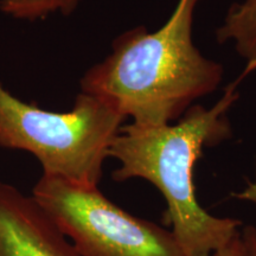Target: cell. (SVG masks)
Returning <instances> with one entry per match:
<instances>
[{"label":"cell","instance_id":"ba28073f","mask_svg":"<svg viewBox=\"0 0 256 256\" xmlns=\"http://www.w3.org/2000/svg\"><path fill=\"white\" fill-rule=\"evenodd\" d=\"M236 198L250 202L256 208V182H248L247 186L235 194ZM242 256H256V224H248L240 230Z\"/></svg>","mask_w":256,"mask_h":256},{"label":"cell","instance_id":"277c9868","mask_svg":"<svg viewBox=\"0 0 256 256\" xmlns=\"http://www.w3.org/2000/svg\"><path fill=\"white\" fill-rule=\"evenodd\" d=\"M32 197L81 256H188L171 230L121 209L98 186L43 174Z\"/></svg>","mask_w":256,"mask_h":256},{"label":"cell","instance_id":"7a4b0ae2","mask_svg":"<svg viewBox=\"0 0 256 256\" xmlns=\"http://www.w3.org/2000/svg\"><path fill=\"white\" fill-rule=\"evenodd\" d=\"M200 0H178L159 30L138 26L113 42L112 52L81 78V92L107 102L132 124H171L211 94L223 66L206 58L192 37Z\"/></svg>","mask_w":256,"mask_h":256},{"label":"cell","instance_id":"9c48e42d","mask_svg":"<svg viewBox=\"0 0 256 256\" xmlns=\"http://www.w3.org/2000/svg\"><path fill=\"white\" fill-rule=\"evenodd\" d=\"M212 256H242L241 241H240V234L229 243L228 246L220 249Z\"/></svg>","mask_w":256,"mask_h":256},{"label":"cell","instance_id":"6da1fadb","mask_svg":"<svg viewBox=\"0 0 256 256\" xmlns=\"http://www.w3.org/2000/svg\"><path fill=\"white\" fill-rule=\"evenodd\" d=\"M255 70L256 60L248 62L212 107L192 106L176 124L122 126L110 148V158L119 162L112 174L114 180L145 179L164 196L166 222L188 256H212L242 228L241 220L216 217L200 206L194 192V168L204 147L228 138L226 113L238 98L240 83Z\"/></svg>","mask_w":256,"mask_h":256},{"label":"cell","instance_id":"5b68a950","mask_svg":"<svg viewBox=\"0 0 256 256\" xmlns=\"http://www.w3.org/2000/svg\"><path fill=\"white\" fill-rule=\"evenodd\" d=\"M0 256H81L32 196L0 180Z\"/></svg>","mask_w":256,"mask_h":256},{"label":"cell","instance_id":"3957f363","mask_svg":"<svg viewBox=\"0 0 256 256\" xmlns=\"http://www.w3.org/2000/svg\"><path fill=\"white\" fill-rule=\"evenodd\" d=\"M124 115L107 102L81 92L72 110L55 113L25 104L0 82V146L36 156L43 174L95 188Z\"/></svg>","mask_w":256,"mask_h":256},{"label":"cell","instance_id":"52a82bcc","mask_svg":"<svg viewBox=\"0 0 256 256\" xmlns=\"http://www.w3.org/2000/svg\"><path fill=\"white\" fill-rule=\"evenodd\" d=\"M81 0H0L2 14L22 20H37L60 12L70 16Z\"/></svg>","mask_w":256,"mask_h":256},{"label":"cell","instance_id":"8992f818","mask_svg":"<svg viewBox=\"0 0 256 256\" xmlns=\"http://www.w3.org/2000/svg\"><path fill=\"white\" fill-rule=\"evenodd\" d=\"M217 40L232 43L247 63L256 60V0H243L229 8Z\"/></svg>","mask_w":256,"mask_h":256}]
</instances>
